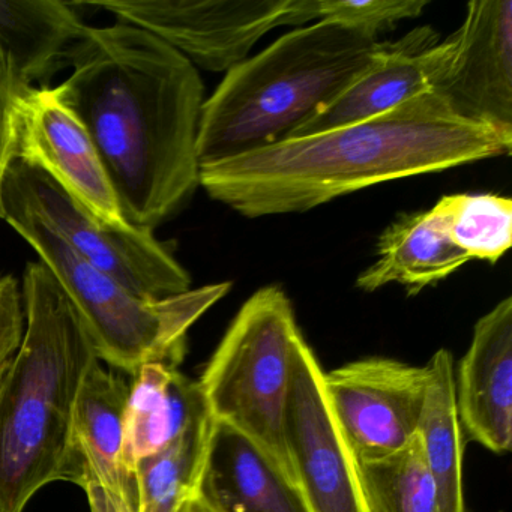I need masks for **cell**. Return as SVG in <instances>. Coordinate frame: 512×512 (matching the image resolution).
Segmentation results:
<instances>
[{"label":"cell","mask_w":512,"mask_h":512,"mask_svg":"<svg viewBox=\"0 0 512 512\" xmlns=\"http://www.w3.org/2000/svg\"><path fill=\"white\" fill-rule=\"evenodd\" d=\"M112 13L163 40L194 67L229 71L268 32L307 25L304 0H104L77 2Z\"/></svg>","instance_id":"ba28073f"},{"label":"cell","mask_w":512,"mask_h":512,"mask_svg":"<svg viewBox=\"0 0 512 512\" xmlns=\"http://www.w3.org/2000/svg\"><path fill=\"white\" fill-rule=\"evenodd\" d=\"M427 0H311L313 22H334L377 40L401 20L421 16Z\"/></svg>","instance_id":"cb8c5ba5"},{"label":"cell","mask_w":512,"mask_h":512,"mask_svg":"<svg viewBox=\"0 0 512 512\" xmlns=\"http://www.w3.org/2000/svg\"><path fill=\"white\" fill-rule=\"evenodd\" d=\"M2 211V220L35 248L67 293L100 362L130 376L148 364L179 367L194 323L232 289V283H218L169 298H142L89 265L31 215L13 206Z\"/></svg>","instance_id":"5b68a950"},{"label":"cell","mask_w":512,"mask_h":512,"mask_svg":"<svg viewBox=\"0 0 512 512\" xmlns=\"http://www.w3.org/2000/svg\"><path fill=\"white\" fill-rule=\"evenodd\" d=\"M25 337L0 388V512H23L64 481L74 413L100 362L67 293L43 262L23 275Z\"/></svg>","instance_id":"3957f363"},{"label":"cell","mask_w":512,"mask_h":512,"mask_svg":"<svg viewBox=\"0 0 512 512\" xmlns=\"http://www.w3.org/2000/svg\"><path fill=\"white\" fill-rule=\"evenodd\" d=\"M452 56L437 94L461 118L512 134V2L475 0L451 35Z\"/></svg>","instance_id":"4fadbf2b"},{"label":"cell","mask_w":512,"mask_h":512,"mask_svg":"<svg viewBox=\"0 0 512 512\" xmlns=\"http://www.w3.org/2000/svg\"><path fill=\"white\" fill-rule=\"evenodd\" d=\"M323 376L302 338L293 359L284 425L296 484L310 512H370L358 460L335 421Z\"/></svg>","instance_id":"9c48e42d"},{"label":"cell","mask_w":512,"mask_h":512,"mask_svg":"<svg viewBox=\"0 0 512 512\" xmlns=\"http://www.w3.org/2000/svg\"><path fill=\"white\" fill-rule=\"evenodd\" d=\"M128 385L94 365L74 413L64 481L79 485L91 512H139L136 472L124 454Z\"/></svg>","instance_id":"8fae6325"},{"label":"cell","mask_w":512,"mask_h":512,"mask_svg":"<svg viewBox=\"0 0 512 512\" xmlns=\"http://www.w3.org/2000/svg\"><path fill=\"white\" fill-rule=\"evenodd\" d=\"M29 88L32 86L19 76L11 59L0 50V191L8 167L16 158L17 104ZM0 218H4L2 205Z\"/></svg>","instance_id":"d4e9b609"},{"label":"cell","mask_w":512,"mask_h":512,"mask_svg":"<svg viewBox=\"0 0 512 512\" xmlns=\"http://www.w3.org/2000/svg\"><path fill=\"white\" fill-rule=\"evenodd\" d=\"M85 26L74 2L0 0V50L31 86L64 67Z\"/></svg>","instance_id":"d6986e66"},{"label":"cell","mask_w":512,"mask_h":512,"mask_svg":"<svg viewBox=\"0 0 512 512\" xmlns=\"http://www.w3.org/2000/svg\"><path fill=\"white\" fill-rule=\"evenodd\" d=\"M128 386L124 454L130 466L172 445L194 422L209 415L199 382L179 367L143 365Z\"/></svg>","instance_id":"ac0fdd59"},{"label":"cell","mask_w":512,"mask_h":512,"mask_svg":"<svg viewBox=\"0 0 512 512\" xmlns=\"http://www.w3.org/2000/svg\"><path fill=\"white\" fill-rule=\"evenodd\" d=\"M376 256L356 280V287L364 292L398 283L409 295H418L470 262L452 242L445 214L437 203L430 211L401 215L386 227L377 242Z\"/></svg>","instance_id":"e0dca14e"},{"label":"cell","mask_w":512,"mask_h":512,"mask_svg":"<svg viewBox=\"0 0 512 512\" xmlns=\"http://www.w3.org/2000/svg\"><path fill=\"white\" fill-rule=\"evenodd\" d=\"M16 158L58 182L92 214L125 226L118 197L82 122L55 88H29L17 104Z\"/></svg>","instance_id":"7c38bea8"},{"label":"cell","mask_w":512,"mask_h":512,"mask_svg":"<svg viewBox=\"0 0 512 512\" xmlns=\"http://www.w3.org/2000/svg\"><path fill=\"white\" fill-rule=\"evenodd\" d=\"M461 430L494 454L512 445V298L476 322L454 374Z\"/></svg>","instance_id":"9a60e30c"},{"label":"cell","mask_w":512,"mask_h":512,"mask_svg":"<svg viewBox=\"0 0 512 512\" xmlns=\"http://www.w3.org/2000/svg\"><path fill=\"white\" fill-rule=\"evenodd\" d=\"M452 242L470 260L499 262L512 245V202L499 194H448L437 202Z\"/></svg>","instance_id":"603a6c76"},{"label":"cell","mask_w":512,"mask_h":512,"mask_svg":"<svg viewBox=\"0 0 512 512\" xmlns=\"http://www.w3.org/2000/svg\"><path fill=\"white\" fill-rule=\"evenodd\" d=\"M181 512H215L214 509L211 508L208 502H206L205 497L202 494H197L196 497L190 500L187 505L182 508Z\"/></svg>","instance_id":"4316f807"},{"label":"cell","mask_w":512,"mask_h":512,"mask_svg":"<svg viewBox=\"0 0 512 512\" xmlns=\"http://www.w3.org/2000/svg\"><path fill=\"white\" fill-rule=\"evenodd\" d=\"M370 512H440L436 484L416 433L403 448L358 461Z\"/></svg>","instance_id":"7402d4cb"},{"label":"cell","mask_w":512,"mask_h":512,"mask_svg":"<svg viewBox=\"0 0 512 512\" xmlns=\"http://www.w3.org/2000/svg\"><path fill=\"white\" fill-rule=\"evenodd\" d=\"M215 421L194 422L172 445L134 466L139 512H181L200 493Z\"/></svg>","instance_id":"44dd1931"},{"label":"cell","mask_w":512,"mask_h":512,"mask_svg":"<svg viewBox=\"0 0 512 512\" xmlns=\"http://www.w3.org/2000/svg\"><path fill=\"white\" fill-rule=\"evenodd\" d=\"M427 383V365L377 356L325 373L329 406L356 460L391 454L416 436Z\"/></svg>","instance_id":"30bf717a"},{"label":"cell","mask_w":512,"mask_h":512,"mask_svg":"<svg viewBox=\"0 0 512 512\" xmlns=\"http://www.w3.org/2000/svg\"><path fill=\"white\" fill-rule=\"evenodd\" d=\"M427 370V394L418 434L436 484L440 512H467L463 484L464 433L455 404L451 353L437 350Z\"/></svg>","instance_id":"ffe728a7"},{"label":"cell","mask_w":512,"mask_h":512,"mask_svg":"<svg viewBox=\"0 0 512 512\" xmlns=\"http://www.w3.org/2000/svg\"><path fill=\"white\" fill-rule=\"evenodd\" d=\"M200 494L215 512H310L295 481L247 437L217 422Z\"/></svg>","instance_id":"2e32d148"},{"label":"cell","mask_w":512,"mask_h":512,"mask_svg":"<svg viewBox=\"0 0 512 512\" xmlns=\"http://www.w3.org/2000/svg\"><path fill=\"white\" fill-rule=\"evenodd\" d=\"M302 338L286 292L262 287L244 302L197 380L212 419L247 437L295 482L284 425Z\"/></svg>","instance_id":"8992f818"},{"label":"cell","mask_w":512,"mask_h":512,"mask_svg":"<svg viewBox=\"0 0 512 512\" xmlns=\"http://www.w3.org/2000/svg\"><path fill=\"white\" fill-rule=\"evenodd\" d=\"M380 47L382 41L355 29L316 22L230 68L203 103L199 166L289 139L376 59Z\"/></svg>","instance_id":"277c9868"},{"label":"cell","mask_w":512,"mask_h":512,"mask_svg":"<svg viewBox=\"0 0 512 512\" xmlns=\"http://www.w3.org/2000/svg\"><path fill=\"white\" fill-rule=\"evenodd\" d=\"M451 56V38L440 41L430 26L413 29L397 41H383L376 59L289 139L356 124L436 92Z\"/></svg>","instance_id":"5bb4252c"},{"label":"cell","mask_w":512,"mask_h":512,"mask_svg":"<svg viewBox=\"0 0 512 512\" xmlns=\"http://www.w3.org/2000/svg\"><path fill=\"white\" fill-rule=\"evenodd\" d=\"M55 88L88 131L122 217L157 226L200 185L197 133L205 88L197 68L160 38L119 20L85 26Z\"/></svg>","instance_id":"6da1fadb"},{"label":"cell","mask_w":512,"mask_h":512,"mask_svg":"<svg viewBox=\"0 0 512 512\" xmlns=\"http://www.w3.org/2000/svg\"><path fill=\"white\" fill-rule=\"evenodd\" d=\"M512 134L461 118L427 92L335 130L293 137L211 166L199 182L248 218L299 214L398 179L511 154Z\"/></svg>","instance_id":"7a4b0ae2"},{"label":"cell","mask_w":512,"mask_h":512,"mask_svg":"<svg viewBox=\"0 0 512 512\" xmlns=\"http://www.w3.org/2000/svg\"><path fill=\"white\" fill-rule=\"evenodd\" d=\"M0 205L31 215L89 265L142 298H169L191 289L190 274L152 229L101 220L47 173L19 158L8 167Z\"/></svg>","instance_id":"52a82bcc"},{"label":"cell","mask_w":512,"mask_h":512,"mask_svg":"<svg viewBox=\"0 0 512 512\" xmlns=\"http://www.w3.org/2000/svg\"><path fill=\"white\" fill-rule=\"evenodd\" d=\"M25 305L19 281L0 277V388L4 385L25 337Z\"/></svg>","instance_id":"484cf974"}]
</instances>
